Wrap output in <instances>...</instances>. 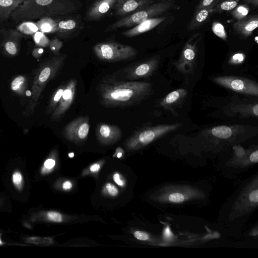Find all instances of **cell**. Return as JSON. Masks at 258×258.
I'll return each mask as SVG.
<instances>
[{"mask_svg": "<svg viewBox=\"0 0 258 258\" xmlns=\"http://www.w3.org/2000/svg\"><path fill=\"white\" fill-rule=\"evenodd\" d=\"M249 200L252 203H257L258 202V190L255 189L251 191L249 195Z\"/></svg>", "mask_w": 258, "mask_h": 258, "instance_id": "37", "label": "cell"}, {"mask_svg": "<svg viewBox=\"0 0 258 258\" xmlns=\"http://www.w3.org/2000/svg\"><path fill=\"white\" fill-rule=\"evenodd\" d=\"M190 189H174L166 192L161 197V200L169 201V202L179 203L184 202L191 197H194V192Z\"/></svg>", "mask_w": 258, "mask_h": 258, "instance_id": "16", "label": "cell"}, {"mask_svg": "<svg viewBox=\"0 0 258 258\" xmlns=\"http://www.w3.org/2000/svg\"><path fill=\"white\" fill-rule=\"evenodd\" d=\"M57 0H25L12 13L16 23L29 22L44 17L48 7Z\"/></svg>", "mask_w": 258, "mask_h": 258, "instance_id": "4", "label": "cell"}, {"mask_svg": "<svg viewBox=\"0 0 258 258\" xmlns=\"http://www.w3.org/2000/svg\"><path fill=\"white\" fill-rule=\"evenodd\" d=\"M93 51L99 59L107 62L131 59L137 54L133 47L115 41L98 43L93 47Z\"/></svg>", "mask_w": 258, "mask_h": 258, "instance_id": "3", "label": "cell"}, {"mask_svg": "<svg viewBox=\"0 0 258 258\" xmlns=\"http://www.w3.org/2000/svg\"><path fill=\"white\" fill-rule=\"evenodd\" d=\"M24 78L22 76H19L16 78L12 83L11 88L13 90H18L21 84L24 82Z\"/></svg>", "mask_w": 258, "mask_h": 258, "instance_id": "35", "label": "cell"}, {"mask_svg": "<svg viewBox=\"0 0 258 258\" xmlns=\"http://www.w3.org/2000/svg\"><path fill=\"white\" fill-rule=\"evenodd\" d=\"M4 42L6 50L10 54L15 55L17 52V43L22 37V33L15 29H10Z\"/></svg>", "mask_w": 258, "mask_h": 258, "instance_id": "20", "label": "cell"}, {"mask_svg": "<svg viewBox=\"0 0 258 258\" xmlns=\"http://www.w3.org/2000/svg\"><path fill=\"white\" fill-rule=\"evenodd\" d=\"M34 39L35 42L41 45H46L48 43V39L42 32H37L34 34Z\"/></svg>", "mask_w": 258, "mask_h": 258, "instance_id": "31", "label": "cell"}, {"mask_svg": "<svg viewBox=\"0 0 258 258\" xmlns=\"http://www.w3.org/2000/svg\"><path fill=\"white\" fill-rule=\"evenodd\" d=\"M230 111L234 113H238L241 117L258 116V104L236 103L231 104L229 107Z\"/></svg>", "mask_w": 258, "mask_h": 258, "instance_id": "18", "label": "cell"}, {"mask_svg": "<svg viewBox=\"0 0 258 258\" xmlns=\"http://www.w3.org/2000/svg\"><path fill=\"white\" fill-rule=\"evenodd\" d=\"M63 46V43L57 38L53 39L49 43L51 50L56 54H58Z\"/></svg>", "mask_w": 258, "mask_h": 258, "instance_id": "30", "label": "cell"}, {"mask_svg": "<svg viewBox=\"0 0 258 258\" xmlns=\"http://www.w3.org/2000/svg\"><path fill=\"white\" fill-rule=\"evenodd\" d=\"M42 217L46 221L53 223H61L64 220V216L55 211H48L41 214Z\"/></svg>", "mask_w": 258, "mask_h": 258, "instance_id": "23", "label": "cell"}, {"mask_svg": "<svg viewBox=\"0 0 258 258\" xmlns=\"http://www.w3.org/2000/svg\"><path fill=\"white\" fill-rule=\"evenodd\" d=\"M182 124L176 123L143 128L135 133L125 141V147L128 150L140 149L167 134L176 130Z\"/></svg>", "mask_w": 258, "mask_h": 258, "instance_id": "2", "label": "cell"}, {"mask_svg": "<svg viewBox=\"0 0 258 258\" xmlns=\"http://www.w3.org/2000/svg\"><path fill=\"white\" fill-rule=\"evenodd\" d=\"M214 33L218 36L222 38H225L226 34L223 26L219 23L214 25L213 28Z\"/></svg>", "mask_w": 258, "mask_h": 258, "instance_id": "32", "label": "cell"}, {"mask_svg": "<svg viewBox=\"0 0 258 258\" xmlns=\"http://www.w3.org/2000/svg\"><path fill=\"white\" fill-rule=\"evenodd\" d=\"M214 0H204L203 1V5L205 6H207L210 5Z\"/></svg>", "mask_w": 258, "mask_h": 258, "instance_id": "45", "label": "cell"}, {"mask_svg": "<svg viewBox=\"0 0 258 258\" xmlns=\"http://www.w3.org/2000/svg\"><path fill=\"white\" fill-rule=\"evenodd\" d=\"M55 20L56 23L55 33L61 38H71L80 28V22L74 17L56 18Z\"/></svg>", "mask_w": 258, "mask_h": 258, "instance_id": "12", "label": "cell"}, {"mask_svg": "<svg viewBox=\"0 0 258 258\" xmlns=\"http://www.w3.org/2000/svg\"><path fill=\"white\" fill-rule=\"evenodd\" d=\"M27 243L36 245H48L53 243V239L47 237L31 236L26 238Z\"/></svg>", "mask_w": 258, "mask_h": 258, "instance_id": "24", "label": "cell"}, {"mask_svg": "<svg viewBox=\"0 0 258 258\" xmlns=\"http://www.w3.org/2000/svg\"><path fill=\"white\" fill-rule=\"evenodd\" d=\"M158 64V59L155 57L137 62L124 70L125 77L129 81L148 77L157 70Z\"/></svg>", "mask_w": 258, "mask_h": 258, "instance_id": "7", "label": "cell"}, {"mask_svg": "<svg viewBox=\"0 0 258 258\" xmlns=\"http://www.w3.org/2000/svg\"><path fill=\"white\" fill-rule=\"evenodd\" d=\"M213 79L217 84L234 92L254 96L258 95L257 83L247 78L219 76Z\"/></svg>", "mask_w": 258, "mask_h": 258, "instance_id": "5", "label": "cell"}, {"mask_svg": "<svg viewBox=\"0 0 258 258\" xmlns=\"http://www.w3.org/2000/svg\"><path fill=\"white\" fill-rule=\"evenodd\" d=\"M1 202H2V201H1V199H0V205H1Z\"/></svg>", "mask_w": 258, "mask_h": 258, "instance_id": "50", "label": "cell"}, {"mask_svg": "<svg viewBox=\"0 0 258 258\" xmlns=\"http://www.w3.org/2000/svg\"><path fill=\"white\" fill-rule=\"evenodd\" d=\"M113 181L119 187L123 188L126 186V180L121 174L118 172H114L112 175Z\"/></svg>", "mask_w": 258, "mask_h": 258, "instance_id": "29", "label": "cell"}, {"mask_svg": "<svg viewBox=\"0 0 258 258\" xmlns=\"http://www.w3.org/2000/svg\"><path fill=\"white\" fill-rule=\"evenodd\" d=\"M258 26V21L253 20L248 23L245 27V29L248 32H251Z\"/></svg>", "mask_w": 258, "mask_h": 258, "instance_id": "39", "label": "cell"}, {"mask_svg": "<svg viewBox=\"0 0 258 258\" xmlns=\"http://www.w3.org/2000/svg\"><path fill=\"white\" fill-rule=\"evenodd\" d=\"M80 5L81 4L75 0H57L48 7L45 17L67 15L77 10Z\"/></svg>", "mask_w": 258, "mask_h": 258, "instance_id": "13", "label": "cell"}, {"mask_svg": "<svg viewBox=\"0 0 258 258\" xmlns=\"http://www.w3.org/2000/svg\"><path fill=\"white\" fill-rule=\"evenodd\" d=\"M101 168V164L99 162L95 163L92 164L89 169V171L92 173L98 172Z\"/></svg>", "mask_w": 258, "mask_h": 258, "instance_id": "41", "label": "cell"}, {"mask_svg": "<svg viewBox=\"0 0 258 258\" xmlns=\"http://www.w3.org/2000/svg\"><path fill=\"white\" fill-rule=\"evenodd\" d=\"M134 236L136 239L142 241H146L150 239V236L147 233L140 230L135 231L134 232Z\"/></svg>", "mask_w": 258, "mask_h": 258, "instance_id": "33", "label": "cell"}, {"mask_svg": "<svg viewBox=\"0 0 258 258\" xmlns=\"http://www.w3.org/2000/svg\"><path fill=\"white\" fill-rule=\"evenodd\" d=\"M26 94L27 96H30L31 95V93L30 92V91L28 90L26 91Z\"/></svg>", "mask_w": 258, "mask_h": 258, "instance_id": "46", "label": "cell"}, {"mask_svg": "<svg viewBox=\"0 0 258 258\" xmlns=\"http://www.w3.org/2000/svg\"><path fill=\"white\" fill-rule=\"evenodd\" d=\"M208 16V12L206 10L201 11L196 17V19L198 22H202L206 19Z\"/></svg>", "mask_w": 258, "mask_h": 258, "instance_id": "38", "label": "cell"}, {"mask_svg": "<svg viewBox=\"0 0 258 258\" xmlns=\"http://www.w3.org/2000/svg\"><path fill=\"white\" fill-rule=\"evenodd\" d=\"M149 2V0H118L114 8L115 14L123 17L142 9Z\"/></svg>", "mask_w": 258, "mask_h": 258, "instance_id": "14", "label": "cell"}, {"mask_svg": "<svg viewBox=\"0 0 258 258\" xmlns=\"http://www.w3.org/2000/svg\"><path fill=\"white\" fill-rule=\"evenodd\" d=\"M123 154V150L120 147H118L116 149V151L113 155V156H116L117 158H120L122 157Z\"/></svg>", "mask_w": 258, "mask_h": 258, "instance_id": "43", "label": "cell"}, {"mask_svg": "<svg viewBox=\"0 0 258 258\" xmlns=\"http://www.w3.org/2000/svg\"><path fill=\"white\" fill-rule=\"evenodd\" d=\"M237 4L235 1L225 2L221 4V8L223 10L229 11L234 9Z\"/></svg>", "mask_w": 258, "mask_h": 258, "instance_id": "36", "label": "cell"}, {"mask_svg": "<svg viewBox=\"0 0 258 258\" xmlns=\"http://www.w3.org/2000/svg\"><path fill=\"white\" fill-rule=\"evenodd\" d=\"M249 160L251 162L256 163L258 161V151L256 150L251 153L249 156Z\"/></svg>", "mask_w": 258, "mask_h": 258, "instance_id": "42", "label": "cell"}, {"mask_svg": "<svg viewBox=\"0 0 258 258\" xmlns=\"http://www.w3.org/2000/svg\"><path fill=\"white\" fill-rule=\"evenodd\" d=\"M161 21V19H149L121 34L126 37H133L153 29Z\"/></svg>", "mask_w": 258, "mask_h": 258, "instance_id": "17", "label": "cell"}, {"mask_svg": "<svg viewBox=\"0 0 258 258\" xmlns=\"http://www.w3.org/2000/svg\"><path fill=\"white\" fill-rule=\"evenodd\" d=\"M11 179L15 188L19 191H21L24 185V178L22 172L18 169L15 170L12 174Z\"/></svg>", "mask_w": 258, "mask_h": 258, "instance_id": "22", "label": "cell"}, {"mask_svg": "<svg viewBox=\"0 0 258 258\" xmlns=\"http://www.w3.org/2000/svg\"><path fill=\"white\" fill-rule=\"evenodd\" d=\"M73 183L70 180H65L61 185V187L63 190H70L73 187Z\"/></svg>", "mask_w": 258, "mask_h": 258, "instance_id": "40", "label": "cell"}, {"mask_svg": "<svg viewBox=\"0 0 258 258\" xmlns=\"http://www.w3.org/2000/svg\"><path fill=\"white\" fill-rule=\"evenodd\" d=\"M241 125H219L209 128L204 133L212 139L218 141H230L244 130Z\"/></svg>", "mask_w": 258, "mask_h": 258, "instance_id": "10", "label": "cell"}, {"mask_svg": "<svg viewBox=\"0 0 258 258\" xmlns=\"http://www.w3.org/2000/svg\"><path fill=\"white\" fill-rule=\"evenodd\" d=\"M117 1H96L88 9L85 14V19L91 22L100 20L114 8Z\"/></svg>", "mask_w": 258, "mask_h": 258, "instance_id": "11", "label": "cell"}, {"mask_svg": "<svg viewBox=\"0 0 258 258\" xmlns=\"http://www.w3.org/2000/svg\"><path fill=\"white\" fill-rule=\"evenodd\" d=\"M99 102L106 108L124 107L140 103L153 93L150 82L102 80L97 88Z\"/></svg>", "mask_w": 258, "mask_h": 258, "instance_id": "1", "label": "cell"}, {"mask_svg": "<svg viewBox=\"0 0 258 258\" xmlns=\"http://www.w3.org/2000/svg\"><path fill=\"white\" fill-rule=\"evenodd\" d=\"M23 23L18 26V30L20 33L26 34H32L36 32L38 30L36 23L29 22H22Z\"/></svg>", "mask_w": 258, "mask_h": 258, "instance_id": "26", "label": "cell"}, {"mask_svg": "<svg viewBox=\"0 0 258 258\" xmlns=\"http://www.w3.org/2000/svg\"><path fill=\"white\" fill-rule=\"evenodd\" d=\"M1 234L0 233V245H3L4 244V243L2 241V240L1 239Z\"/></svg>", "mask_w": 258, "mask_h": 258, "instance_id": "47", "label": "cell"}, {"mask_svg": "<svg viewBox=\"0 0 258 258\" xmlns=\"http://www.w3.org/2000/svg\"><path fill=\"white\" fill-rule=\"evenodd\" d=\"M244 59V56L242 53H236L233 55L230 59V63L232 64H239Z\"/></svg>", "mask_w": 258, "mask_h": 258, "instance_id": "34", "label": "cell"}, {"mask_svg": "<svg viewBox=\"0 0 258 258\" xmlns=\"http://www.w3.org/2000/svg\"><path fill=\"white\" fill-rule=\"evenodd\" d=\"M257 38H258V37H257V36H256V37H255V41H256V42H257Z\"/></svg>", "mask_w": 258, "mask_h": 258, "instance_id": "49", "label": "cell"}, {"mask_svg": "<svg viewBox=\"0 0 258 258\" xmlns=\"http://www.w3.org/2000/svg\"><path fill=\"white\" fill-rule=\"evenodd\" d=\"M25 0H0V23L6 21Z\"/></svg>", "mask_w": 258, "mask_h": 258, "instance_id": "19", "label": "cell"}, {"mask_svg": "<svg viewBox=\"0 0 258 258\" xmlns=\"http://www.w3.org/2000/svg\"><path fill=\"white\" fill-rule=\"evenodd\" d=\"M77 81L76 79H71L66 82L65 88L59 102L58 106L54 113L55 119L62 117L74 102Z\"/></svg>", "mask_w": 258, "mask_h": 258, "instance_id": "9", "label": "cell"}, {"mask_svg": "<svg viewBox=\"0 0 258 258\" xmlns=\"http://www.w3.org/2000/svg\"><path fill=\"white\" fill-rule=\"evenodd\" d=\"M38 29L42 33H55L56 23L52 17H44L36 23Z\"/></svg>", "mask_w": 258, "mask_h": 258, "instance_id": "21", "label": "cell"}, {"mask_svg": "<svg viewBox=\"0 0 258 258\" xmlns=\"http://www.w3.org/2000/svg\"><path fill=\"white\" fill-rule=\"evenodd\" d=\"M89 130V116H81L75 118L64 126L63 135L67 140L79 143L87 138Z\"/></svg>", "mask_w": 258, "mask_h": 258, "instance_id": "6", "label": "cell"}, {"mask_svg": "<svg viewBox=\"0 0 258 258\" xmlns=\"http://www.w3.org/2000/svg\"><path fill=\"white\" fill-rule=\"evenodd\" d=\"M56 161L52 158H49L45 160L41 168V174L45 175L51 172L55 166Z\"/></svg>", "mask_w": 258, "mask_h": 258, "instance_id": "27", "label": "cell"}, {"mask_svg": "<svg viewBox=\"0 0 258 258\" xmlns=\"http://www.w3.org/2000/svg\"><path fill=\"white\" fill-rule=\"evenodd\" d=\"M103 194L108 197L115 198L119 194V190L116 185L110 182L104 184L102 189Z\"/></svg>", "mask_w": 258, "mask_h": 258, "instance_id": "25", "label": "cell"}, {"mask_svg": "<svg viewBox=\"0 0 258 258\" xmlns=\"http://www.w3.org/2000/svg\"><path fill=\"white\" fill-rule=\"evenodd\" d=\"M96 135L100 144L110 145L115 143L120 139L122 131L117 125L101 122L97 125Z\"/></svg>", "mask_w": 258, "mask_h": 258, "instance_id": "8", "label": "cell"}, {"mask_svg": "<svg viewBox=\"0 0 258 258\" xmlns=\"http://www.w3.org/2000/svg\"><path fill=\"white\" fill-rule=\"evenodd\" d=\"M69 157H70V158H72V157H73V156H74V154H73V153H72L71 154H69Z\"/></svg>", "mask_w": 258, "mask_h": 258, "instance_id": "48", "label": "cell"}, {"mask_svg": "<svg viewBox=\"0 0 258 258\" xmlns=\"http://www.w3.org/2000/svg\"><path fill=\"white\" fill-rule=\"evenodd\" d=\"M237 11L242 14L243 16H245L247 14L248 11L244 7H240L238 8Z\"/></svg>", "mask_w": 258, "mask_h": 258, "instance_id": "44", "label": "cell"}, {"mask_svg": "<svg viewBox=\"0 0 258 258\" xmlns=\"http://www.w3.org/2000/svg\"><path fill=\"white\" fill-rule=\"evenodd\" d=\"M66 83L62 84L56 90L52 99V107L59 103L65 88Z\"/></svg>", "mask_w": 258, "mask_h": 258, "instance_id": "28", "label": "cell"}, {"mask_svg": "<svg viewBox=\"0 0 258 258\" xmlns=\"http://www.w3.org/2000/svg\"><path fill=\"white\" fill-rule=\"evenodd\" d=\"M187 94V91L184 89L173 91L162 100L160 105L164 108L173 111L174 108L182 102Z\"/></svg>", "mask_w": 258, "mask_h": 258, "instance_id": "15", "label": "cell"}]
</instances>
